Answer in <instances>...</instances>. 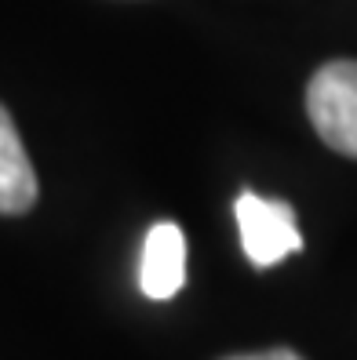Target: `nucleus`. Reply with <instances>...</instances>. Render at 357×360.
Returning <instances> with one entry per match:
<instances>
[{
    "mask_svg": "<svg viewBox=\"0 0 357 360\" xmlns=\"http://www.w3.org/2000/svg\"><path fill=\"white\" fill-rule=\"evenodd\" d=\"M306 113L328 150L357 160V62L335 58L310 77Z\"/></svg>",
    "mask_w": 357,
    "mask_h": 360,
    "instance_id": "nucleus-1",
    "label": "nucleus"
},
{
    "mask_svg": "<svg viewBox=\"0 0 357 360\" xmlns=\"http://www.w3.org/2000/svg\"><path fill=\"white\" fill-rule=\"evenodd\" d=\"M237 229H241V248L244 255L259 269L277 266L281 259L303 251V233L296 226V211L284 200H270L244 189L234 204Z\"/></svg>",
    "mask_w": 357,
    "mask_h": 360,
    "instance_id": "nucleus-2",
    "label": "nucleus"
},
{
    "mask_svg": "<svg viewBox=\"0 0 357 360\" xmlns=\"http://www.w3.org/2000/svg\"><path fill=\"white\" fill-rule=\"evenodd\" d=\"M186 284V240L175 222H157L142 240L139 288L146 299L164 302Z\"/></svg>",
    "mask_w": 357,
    "mask_h": 360,
    "instance_id": "nucleus-3",
    "label": "nucleus"
},
{
    "mask_svg": "<svg viewBox=\"0 0 357 360\" xmlns=\"http://www.w3.org/2000/svg\"><path fill=\"white\" fill-rule=\"evenodd\" d=\"M37 204V172L15 131L11 113L0 105V215H26Z\"/></svg>",
    "mask_w": 357,
    "mask_h": 360,
    "instance_id": "nucleus-4",
    "label": "nucleus"
},
{
    "mask_svg": "<svg viewBox=\"0 0 357 360\" xmlns=\"http://www.w3.org/2000/svg\"><path fill=\"white\" fill-rule=\"evenodd\" d=\"M226 360H303L292 349H266V353H241V356H226Z\"/></svg>",
    "mask_w": 357,
    "mask_h": 360,
    "instance_id": "nucleus-5",
    "label": "nucleus"
}]
</instances>
